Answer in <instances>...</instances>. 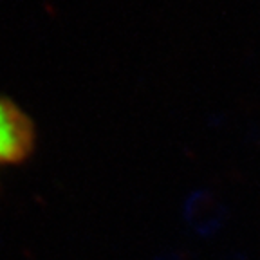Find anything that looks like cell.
<instances>
[{"label": "cell", "mask_w": 260, "mask_h": 260, "mask_svg": "<svg viewBox=\"0 0 260 260\" xmlns=\"http://www.w3.org/2000/svg\"><path fill=\"white\" fill-rule=\"evenodd\" d=\"M35 145L32 119L13 100L0 96V172L27 161Z\"/></svg>", "instance_id": "cell-1"}]
</instances>
